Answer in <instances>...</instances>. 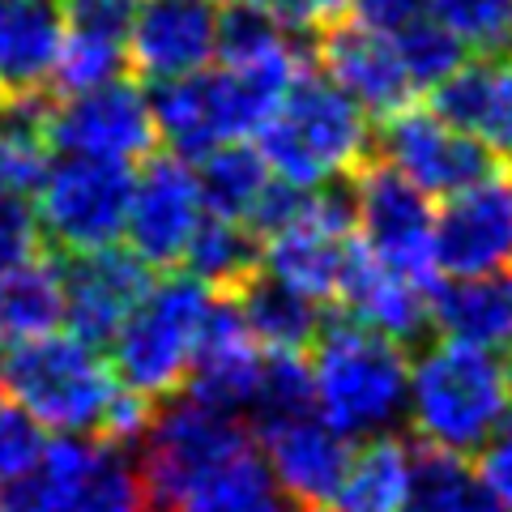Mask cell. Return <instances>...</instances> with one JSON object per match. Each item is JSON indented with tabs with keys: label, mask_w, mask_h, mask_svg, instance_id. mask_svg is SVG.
Returning a JSON list of instances; mask_svg holds the SVG:
<instances>
[{
	"label": "cell",
	"mask_w": 512,
	"mask_h": 512,
	"mask_svg": "<svg viewBox=\"0 0 512 512\" xmlns=\"http://www.w3.org/2000/svg\"><path fill=\"white\" fill-rule=\"evenodd\" d=\"M303 64H308V52L299 43H286L269 56L218 60L197 73L171 77V82H154L150 103L158 137L188 163L231 141L256 137L286 99V90L308 73Z\"/></svg>",
	"instance_id": "6da1fadb"
},
{
	"label": "cell",
	"mask_w": 512,
	"mask_h": 512,
	"mask_svg": "<svg viewBox=\"0 0 512 512\" xmlns=\"http://www.w3.org/2000/svg\"><path fill=\"white\" fill-rule=\"evenodd\" d=\"M512 410V376L504 355L461 338H440L410 359L406 419L423 448L483 453Z\"/></svg>",
	"instance_id": "7a4b0ae2"
},
{
	"label": "cell",
	"mask_w": 512,
	"mask_h": 512,
	"mask_svg": "<svg viewBox=\"0 0 512 512\" xmlns=\"http://www.w3.org/2000/svg\"><path fill=\"white\" fill-rule=\"evenodd\" d=\"M269 171L299 188H333L355 175L372 150V116L329 82L303 73L256 133Z\"/></svg>",
	"instance_id": "3957f363"
},
{
	"label": "cell",
	"mask_w": 512,
	"mask_h": 512,
	"mask_svg": "<svg viewBox=\"0 0 512 512\" xmlns=\"http://www.w3.org/2000/svg\"><path fill=\"white\" fill-rule=\"evenodd\" d=\"M308 367L316 410L350 440L384 436L406 419L410 355L402 342L346 316L320 329Z\"/></svg>",
	"instance_id": "277c9868"
},
{
	"label": "cell",
	"mask_w": 512,
	"mask_h": 512,
	"mask_svg": "<svg viewBox=\"0 0 512 512\" xmlns=\"http://www.w3.org/2000/svg\"><path fill=\"white\" fill-rule=\"evenodd\" d=\"M137 453L154 512H188L218 478L239 470L261 448L252 444L244 414L205 406L201 397L184 393L167 410H154V423Z\"/></svg>",
	"instance_id": "5b68a950"
},
{
	"label": "cell",
	"mask_w": 512,
	"mask_h": 512,
	"mask_svg": "<svg viewBox=\"0 0 512 512\" xmlns=\"http://www.w3.org/2000/svg\"><path fill=\"white\" fill-rule=\"evenodd\" d=\"M5 384L13 402H22L47 431L60 436H90V431L103 436L107 414L124 389L116 363L73 329L13 346Z\"/></svg>",
	"instance_id": "8992f818"
},
{
	"label": "cell",
	"mask_w": 512,
	"mask_h": 512,
	"mask_svg": "<svg viewBox=\"0 0 512 512\" xmlns=\"http://www.w3.org/2000/svg\"><path fill=\"white\" fill-rule=\"evenodd\" d=\"M218 299L222 291H214L197 274H171L150 282L146 299L111 338V363H116L128 389L146 397H167L180 384H188Z\"/></svg>",
	"instance_id": "52a82bcc"
},
{
	"label": "cell",
	"mask_w": 512,
	"mask_h": 512,
	"mask_svg": "<svg viewBox=\"0 0 512 512\" xmlns=\"http://www.w3.org/2000/svg\"><path fill=\"white\" fill-rule=\"evenodd\" d=\"M128 201H133V167L86 154H60L52 158L30 205H35L47 244L82 256L124 239Z\"/></svg>",
	"instance_id": "ba28073f"
},
{
	"label": "cell",
	"mask_w": 512,
	"mask_h": 512,
	"mask_svg": "<svg viewBox=\"0 0 512 512\" xmlns=\"http://www.w3.org/2000/svg\"><path fill=\"white\" fill-rule=\"evenodd\" d=\"M350 210H355V235L367 252L431 286V274H440L436 210L419 184L384 158L363 163L350 184Z\"/></svg>",
	"instance_id": "9c48e42d"
},
{
	"label": "cell",
	"mask_w": 512,
	"mask_h": 512,
	"mask_svg": "<svg viewBox=\"0 0 512 512\" xmlns=\"http://www.w3.org/2000/svg\"><path fill=\"white\" fill-rule=\"evenodd\" d=\"M355 256V210H350V192L312 188L303 205L261 235V269L282 282L308 291L312 299H338L346 265Z\"/></svg>",
	"instance_id": "30bf717a"
},
{
	"label": "cell",
	"mask_w": 512,
	"mask_h": 512,
	"mask_svg": "<svg viewBox=\"0 0 512 512\" xmlns=\"http://www.w3.org/2000/svg\"><path fill=\"white\" fill-rule=\"evenodd\" d=\"M47 512H154L150 483L133 448L116 440L60 436L30 474Z\"/></svg>",
	"instance_id": "8fae6325"
},
{
	"label": "cell",
	"mask_w": 512,
	"mask_h": 512,
	"mask_svg": "<svg viewBox=\"0 0 512 512\" xmlns=\"http://www.w3.org/2000/svg\"><path fill=\"white\" fill-rule=\"evenodd\" d=\"M47 141L56 154H86L107 163H146L158 137L150 94L116 77L94 90L60 94V103L47 107Z\"/></svg>",
	"instance_id": "7c38bea8"
},
{
	"label": "cell",
	"mask_w": 512,
	"mask_h": 512,
	"mask_svg": "<svg viewBox=\"0 0 512 512\" xmlns=\"http://www.w3.org/2000/svg\"><path fill=\"white\" fill-rule=\"evenodd\" d=\"M205 218H210V201H205L197 167H188V158L175 150L158 154L146 158V167L133 175L124 244L150 269L184 265Z\"/></svg>",
	"instance_id": "4fadbf2b"
},
{
	"label": "cell",
	"mask_w": 512,
	"mask_h": 512,
	"mask_svg": "<svg viewBox=\"0 0 512 512\" xmlns=\"http://www.w3.org/2000/svg\"><path fill=\"white\" fill-rule=\"evenodd\" d=\"M380 154L406 180L419 184L427 197H453L495 171V150H487L474 133L453 124L436 107H402L384 116Z\"/></svg>",
	"instance_id": "5bb4252c"
},
{
	"label": "cell",
	"mask_w": 512,
	"mask_h": 512,
	"mask_svg": "<svg viewBox=\"0 0 512 512\" xmlns=\"http://www.w3.org/2000/svg\"><path fill=\"white\" fill-rule=\"evenodd\" d=\"M256 436H261V457L278 491L295 508H338L350 461H355V440L346 431H338L312 406L291 419L256 427Z\"/></svg>",
	"instance_id": "9a60e30c"
},
{
	"label": "cell",
	"mask_w": 512,
	"mask_h": 512,
	"mask_svg": "<svg viewBox=\"0 0 512 512\" xmlns=\"http://www.w3.org/2000/svg\"><path fill=\"white\" fill-rule=\"evenodd\" d=\"M436 261L444 278L512 265V175L495 167L436 210Z\"/></svg>",
	"instance_id": "2e32d148"
},
{
	"label": "cell",
	"mask_w": 512,
	"mask_h": 512,
	"mask_svg": "<svg viewBox=\"0 0 512 512\" xmlns=\"http://www.w3.org/2000/svg\"><path fill=\"white\" fill-rule=\"evenodd\" d=\"M316 60L329 82H338L350 99H355L367 116H393V111L410 107L419 90L410 82L406 56L397 47V35L376 30L367 22H329L325 35L316 43Z\"/></svg>",
	"instance_id": "e0dca14e"
},
{
	"label": "cell",
	"mask_w": 512,
	"mask_h": 512,
	"mask_svg": "<svg viewBox=\"0 0 512 512\" xmlns=\"http://www.w3.org/2000/svg\"><path fill=\"white\" fill-rule=\"evenodd\" d=\"M222 9L218 0H141L128 30V60L150 82L197 73L218 60Z\"/></svg>",
	"instance_id": "ac0fdd59"
},
{
	"label": "cell",
	"mask_w": 512,
	"mask_h": 512,
	"mask_svg": "<svg viewBox=\"0 0 512 512\" xmlns=\"http://www.w3.org/2000/svg\"><path fill=\"white\" fill-rule=\"evenodd\" d=\"M150 265L128 248L116 244L99 252L73 256L64 269V286H69V303H64V325L82 333L94 346H111V338L124 329V320L150 291Z\"/></svg>",
	"instance_id": "d6986e66"
},
{
	"label": "cell",
	"mask_w": 512,
	"mask_h": 512,
	"mask_svg": "<svg viewBox=\"0 0 512 512\" xmlns=\"http://www.w3.org/2000/svg\"><path fill=\"white\" fill-rule=\"evenodd\" d=\"M431 295L436 291H431L427 282L384 265L380 256H372L363 244H355L338 303L350 320H359V325L406 346V342H419L427 333V325H436V299Z\"/></svg>",
	"instance_id": "ffe728a7"
},
{
	"label": "cell",
	"mask_w": 512,
	"mask_h": 512,
	"mask_svg": "<svg viewBox=\"0 0 512 512\" xmlns=\"http://www.w3.org/2000/svg\"><path fill=\"white\" fill-rule=\"evenodd\" d=\"M265 359H269V350L252 338L235 299H218L210 329H205L201 350H197V363L188 372V393L201 397L205 406L248 414L256 402V389H261Z\"/></svg>",
	"instance_id": "44dd1931"
},
{
	"label": "cell",
	"mask_w": 512,
	"mask_h": 512,
	"mask_svg": "<svg viewBox=\"0 0 512 512\" xmlns=\"http://www.w3.org/2000/svg\"><path fill=\"white\" fill-rule=\"evenodd\" d=\"M64 43L60 0H0V103L52 86Z\"/></svg>",
	"instance_id": "7402d4cb"
},
{
	"label": "cell",
	"mask_w": 512,
	"mask_h": 512,
	"mask_svg": "<svg viewBox=\"0 0 512 512\" xmlns=\"http://www.w3.org/2000/svg\"><path fill=\"white\" fill-rule=\"evenodd\" d=\"M431 107L474 133L500 158L512 154V64L500 56L466 60L444 86L431 90Z\"/></svg>",
	"instance_id": "603a6c76"
},
{
	"label": "cell",
	"mask_w": 512,
	"mask_h": 512,
	"mask_svg": "<svg viewBox=\"0 0 512 512\" xmlns=\"http://www.w3.org/2000/svg\"><path fill=\"white\" fill-rule=\"evenodd\" d=\"M436 325L444 338L474 342L495 355L512 350V265L436 286Z\"/></svg>",
	"instance_id": "cb8c5ba5"
},
{
	"label": "cell",
	"mask_w": 512,
	"mask_h": 512,
	"mask_svg": "<svg viewBox=\"0 0 512 512\" xmlns=\"http://www.w3.org/2000/svg\"><path fill=\"white\" fill-rule=\"evenodd\" d=\"M69 303L64 265L52 256L30 252L22 261L0 265V342L22 346L43 333H56Z\"/></svg>",
	"instance_id": "d4e9b609"
},
{
	"label": "cell",
	"mask_w": 512,
	"mask_h": 512,
	"mask_svg": "<svg viewBox=\"0 0 512 512\" xmlns=\"http://www.w3.org/2000/svg\"><path fill=\"white\" fill-rule=\"evenodd\" d=\"M235 308L248 320L252 338L265 350H286V355H303L312 350L320 329H325V316H320V299H312L308 291L282 282L265 269L235 291Z\"/></svg>",
	"instance_id": "484cf974"
},
{
	"label": "cell",
	"mask_w": 512,
	"mask_h": 512,
	"mask_svg": "<svg viewBox=\"0 0 512 512\" xmlns=\"http://www.w3.org/2000/svg\"><path fill=\"white\" fill-rule=\"evenodd\" d=\"M414 470H419V453H414L406 440H397L393 431L363 440V448H355V461H350L338 508L402 512L410 500V487H414Z\"/></svg>",
	"instance_id": "4316f807"
},
{
	"label": "cell",
	"mask_w": 512,
	"mask_h": 512,
	"mask_svg": "<svg viewBox=\"0 0 512 512\" xmlns=\"http://www.w3.org/2000/svg\"><path fill=\"white\" fill-rule=\"evenodd\" d=\"M402 512H508V508L491 491L487 474L474 470L461 453L423 448L410 500Z\"/></svg>",
	"instance_id": "83f0119b"
},
{
	"label": "cell",
	"mask_w": 512,
	"mask_h": 512,
	"mask_svg": "<svg viewBox=\"0 0 512 512\" xmlns=\"http://www.w3.org/2000/svg\"><path fill=\"white\" fill-rule=\"evenodd\" d=\"M197 175H201L205 201H210V214L239 218V222H252L256 205L265 201L269 184L278 180V175L269 171L265 154L248 146V141H231V146L201 154Z\"/></svg>",
	"instance_id": "f1b7e54d"
},
{
	"label": "cell",
	"mask_w": 512,
	"mask_h": 512,
	"mask_svg": "<svg viewBox=\"0 0 512 512\" xmlns=\"http://www.w3.org/2000/svg\"><path fill=\"white\" fill-rule=\"evenodd\" d=\"M188 274L210 282L214 291H239L261 269V235L239 218L210 214L184 256Z\"/></svg>",
	"instance_id": "f546056e"
},
{
	"label": "cell",
	"mask_w": 512,
	"mask_h": 512,
	"mask_svg": "<svg viewBox=\"0 0 512 512\" xmlns=\"http://www.w3.org/2000/svg\"><path fill=\"white\" fill-rule=\"evenodd\" d=\"M124 64H133V60H128V39L64 26V43H60V60H56L52 86L60 94L94 90L103 82H116V77H124Z\"/></svg>",
	"instance_id": "4dcf8cb0"
},
{
	"label": "cell",
	"mask_w": 512,
	"mask_h": 512,
	"mask_svg": "<svg viewBox=\"0 0 512 512\" xmlns=\"http://www.w3.org/2000/svg\"><path fill=\"white\" fill-rule=\"evenodd\" d=\"M431 18H440L474 56H500L512 47V0H431Z\"/></svg>",
	"instance_id": "1f68e13d"
},
{
	"label": "cell",
	"mask_w": 512,
	"mask_h": 512,
	"mask_svg": "<svg viewBox=\"0 0 512 512\" xmlns=\"http://www.w3.org/2000/svg\"><path fill=\"white\" fill-rule=\"evenodd\" d=\"M393 35H397V47H402V56H406L414 90H436L466 64V47H461V39L440 18H423L406 30H393Z\"/></svg>",
	"instance_id": "d6a6232c"
},
{
	"label": "cell",
	"mask_w": 512,
	"mask_h": 512,
	"mask_svg": "<svg viewBox=\"0 0 512 512\" xmlns=\"http://www.w3.org/2000/svg\"><path fill=\"white\" fill-rule=\"evenodd\" d=\"M312 406H316V397H312V367L303 363V355L269 350L265 376H261V389H256V402L248 410V419L256 427H265V423L291 419V414L312 410Z\"/></svg>",
	"instance_id": "836d02e7"
},
{
	"label": "cell",
	"mask_w": 512,
	"mask_h": 512,
	"mask_svg": "<svg viewBox=\"0 0 512 512\" xmlns=\"http://www.w3.org/2000/svg\"><path fill=\"white\" fill-rule=\"evenodd\" d=\"M47 448H52V440H47V427L35 414L22 402H0V491L26 483L43 466Z\"/></svg>",
	"instance_id": "e575fe53"
},
{
	"label": "cell",
	"mask_w": 512,
	"mask_h": 512,
	"mask_svg": "<svg viewBox=\"0 0 512 512\" xmlns=\"http://www.w3.org/2000/svg\"><path fill=\"white\" fill-rule=\"evenodd\" d=\"M60 5H64V26L128 39L141 0H60Z\"/></svg>",
	"instance_id": "d590c367"
},
{
	"label": "cell",
	"mask_w": 512,
	"mask_h": 512,
	"mask_svg": "<svg viewBox=\"0 0 512 512\" xmlns=\"http://www.w3.org/2000/svg\"><path fill=\"white\" fill-rule=\"evenodd\" d=\"M201 512H295V504L286 500V495L278 491V483H274V474H256V478H248L244 487H235V491H227L222 500H214L210 508H201Z\"/></svg>",
	"instance_id": "8d00e7d4"
},
{
	"label": "cell",
	"mask_w": 512,
	"mask_h": 512,
	"mask_svg": "<svg viewBox=\"0 0 512 512\" xmlns=\"http://www.w3.org/2000/svg\"><path fill=\"white\" fill-rule=\"evenodd\" d=\"M350 9H355L359 22L376 26V30H389V35L431 18V0H350Z\"/></svg>",
	"instance_id": "74e56055"
},
{
	"label": "cell",
	"mask_w": 512,
	"mask_h": 512,
	"mask_svg": "<svg viewBox=\"0 0 512 512\" xmlns=\"http://www.w3.org/2000/svg\"><path fill=\"white\" fill-rule=\"evenodd\" d=\"M487 474V483L491 491L500 495V504L512 512V410H508V419L500 423V431L487 440L483 448V466H478Z\"/></svg>",
	"instance_id": "f35d334b"
},
{
	"label": "cell",
	"mask_w": 512,
	"mask_h": 512,
	"mask_svg": "<svg viewBox=\"0 0 512 512\" xmlns=\"http://www.w3.org/2000/svg\"><path fill=\"white\" fill-rule=\"evenodd\" d=\"M256 5L274 9L278 18L291 22V26H312V22L329 26L350 9V0H256Z\"/></svg>",
	"instance_id": "ab89813d"
},
{
	"label": "cell",
	"mask_w": 512,
	"mask_h": 512,
	"mask_svg": "<svg viewBox=\"0 0 512 512\" xmlns=\"http://www.w3.org/2000/svg\"><path fill=\"white\" fill-rule=\"evenodd\" d=\"M0 512H47V508H43L39 487L26 478V483H13L0 491Z\"/></svg>",
	"instance_id": "60d3db41"
},
{
	"label": "cell",
	"mask_w": 512,
	"mask_h": 512,
	"mask_svg": "<svg viewBox=\"0 0 512 512\" xmlns=\"http://www.w3.org/2000/svg\"><path fill=\"white\" fill-rule=\"evenodd\" d=\"M5 367H9V355L0 350V384H5Z\"/></svg>",
	"instance_id": "b9f144b4"
},
{
	"label": "cell",
	"mask_w": 512,
	"mask_h": 512,
	"mask_svg": "<svg viewBox=\"0 0 512 512\" xmlns=\"http://www.w3.org/2000/svg\"><path fill=\"white\" fill-rule=\"evenodd\" d=\"M316 512H346V508H316Z\"/></svg>",
	"instance_id": "7bdbcfd3"
},
{
	"label": "cell",
	"mask_w": 512,
	"mask_h": 512,
	"mask_svg": "<svg viewBox=\"0 0 512 512\" xmlns=\"http://www.w3.org/2000/svg\"><path fill=\"white\" fill-rule=\"evenodd\" d=\"M218 5H231V0H218Z\"/></svg>",
	"instance_id": "ee69618b"
},
{
	"label": "cell",
	"mask_w": 512,
	"mask_h": 512,
	"mask_svg": "<svg viewBox=\"0 0 512 512\" xmlns=\"http://www.w3.org/2000/svg\"><path fill=\"white\" fill-rule=\"evenodd\" d=\"M0 265H5V252H0Z\"/></svg>",
	"instance_id": "f6af8a7d"
}]
</instances>
